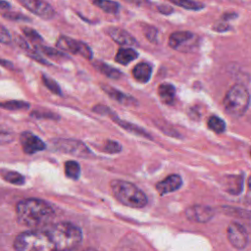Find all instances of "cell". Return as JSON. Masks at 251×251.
<instances>
[{
	"label": "cell",
	"instance_id": "cell-1",
	"mask_svg": "<svg viewBox=\"0 0 251 251\" xmlns=\"http://www.w3.org/2000/svg\"><path fill=\"white\" fill-rule=\"evenodd\" d=\"M17 220L29 227H39L48 224L54 218L53 208L45 201L28 198L20 201L16 207Z\"/></svg>",
	"mask_w": 251,
	"mask_h": 251
},
{
	"label": "cell",
	"instance_id": "cell-33",
	"mask_svg": "<svg viewBox=\"0 0 251 251\" xmlns=\"http://www.w3.org/2000/svg\"><path fill=\"white\" fill-rule=\"evenodd\" d=\"M115 121H116V123H118L121 126H123V127H125L126 129H127V130H130V131H132V132H135V133H138V134H143V135H146V133L142 130V129H140V128H138L137 126H133V125H131V124H128V123H126V122H124V121H120V120H118V119H115Z\"/></svg>",
	"mask_w": 251,
	"mask_h": 251
},
{
	"label": "cell",
	"instance_id": "cell-21",
	"mask_svg": "<svg viewBox=\"0 0 251 251\" xmlns=\"http://www.w3.org/2000/svg\"><path fill=\"white\" fill-rule=\"evenodd\" d=\"M41 53H43L44 55L50 57L53 60H57V61H61V60H67L69 57L62 51L53 48V47H48V46H38L37 48Z\"/></svg>",
	"mask_w": 251,
	"mask_h": 251
},
{
	"label": "cell",
	"instance_id": "cell-23",
	"mask_svg": "<svg viewBox=\"0 0 251 251\" xmlns=\"http://www.w3.org/2000/svg\"><path fill=\"white\" fill-rule=\"evenodd\" d=\"M65 174L69 178L76 179L80 175V167L75 161H68L65 163Z\"/></svg>",
	"mask_w": 251,
	"mask_h": 251
},
{
	"label": "cell",
	"instance_id": "cell-2",
	"mask_svg": "<svg viewBox=\"0 0 251 251\" xmlns=\"http://www.w3.org/2000/svg\"><path fill=\"white\" fill-rule=\"evenodd\" d=\"M16 251H59L49 229H33L20 233L14 242Z\"/></svg>",
	"mask_w": 251,
	"mask_h": 251
},
{
	"label": "cell",
	"instance_id": "cell-30",
	"mask_svg": "<svg viewBox=\"0 0 251 251\" xmlns=\"http://www.w3.org/2000/svg\"><path fill=\"white\" fill-rule=\"evenodd\" d=\"M24 34L30 40H33V41H41L42 40V37L41 35L33 28L31 27H28V26H24L22 28Z\"/></svg>",
	"mask_w": 251,
	"mask_h": 251
},
{
	"label": "cell",
	"instance_id": "cell-17",
	"mask_svg": "<svg viewBox=\"0 0 251 251\" xmlns=\"http://www.w3.org/2000/svg\"><path fill=\"white\" fill-rule=\"evenodd\" d=\"M137 57H138V53L133 48L122 47L118 50L115 56V61L121 65L126 66L130 62L134 61Z\"/></svg>",
	"mask_w": 251,
	"mask_h": 251
},
{
	"label": "cell",
	"instance_id": "cell-25",
	"mask_svg": "<svg viewBox=\"0 0 251 251\" xmlns=\"http://www.w3.org/2000/svg\"><path fill=\"white\" fill-rule=\"evenodd\" d=\"M29 107V104L25 101H19V100H11L6 102L0 103V108H4L7 110H22V109H27Z\"/></svg>",
	"mask_w": 251,
	"mask_h": 251
},
{
	"label": "cell",
	"instance_id": "cell-39",
	"mask_svg": "<svg viewBox=\"0 0 251 251\" xmlns=\"http://www.w3.org/2000/svg\"><path fill=\"white\" fill-rule=\"evenodd\" d=\"M11 8V4L6 0H0V9L8 10Z\"/></svg>",
	"mask_w": 251,
	"mask_h": 251
},
{
	"label": "cell",
	"instance_id": "cell-37",
	"mask_svg": "<svg viewBox=\"0 0 251 251\" xmlns=\"http://www.w3.org/2000/svg\"><path fill=\"white\" fill-rule=\"evenodd\" d=\"M0 66L6 68V69H12L14 66H13V63L9 60H5V59H1L0 58Z\"/></svg>",
	"mask_w": 251,
	"mask_h": 251
},
{
	"label": "cell",
	"instance_id": "cell-8",
	"mask_svg": "<svg viewBox=\"0 0 251 251\" xmlns=\"http://www.w3.org/2000/svg\"><path fill=\"white\" fill-rule=\"evenodd\" d=\"M30 13L43 20H51L56 12L54 8L44 0H18Z\"/></svg>",
	"mask_w": 251,
	"mask_h": 251
},
{
	"label": "cell",
	"instance_id": "cell-9",
	"mask_svg": "<svg viewBox=\"0 0 251 251\" xmlns=\"http://www.w3.org/2000/svg\"><path fill=\"white\" fill-rule=\"evenodd\" d=\"M227 238L236 249H244L248 243V234L245 227L239 223L232 222L227 226Z\"/></svg>",
	"mask_w": 251,
	"mask_h": 251
},
{
	"label": "cell",
	"instance_id": "cell-36",
	"mask_svg": "<svg viewBox=\"0 0 251 251\" xmlns=\"http://www.w3.org/2000/svg\"><path fill=\"white\" fill-rule=\"evenodd\" d=\"M125 1L135 6H145L149 4V0H125Z\"/></svg>",
	"mask_w": 251,
	"mask_h": 251
},
{
	"label": "cell",
	"instance_id": "cell-32",
	"mask_svg": "<svg viewBox=\"0 0 251 251\" xmlns=\"http://www.w3.org/2000/svg\"><path fill=\"white\" fill-rule=\"evenodd\" d=\"M2 17L5 18V19H8V20H12V21H30L29 18L25 17V15L23 14H20V13H16V12H7V13H3L2 14Z\"/></svg>",
	"mask_w": 251,
	"mask_h": 251
},
{
	"label": "cell",
	"instance_id": "cell-11",
	"mask_svg": "<svg viewBox=\"0 0 251 251\" xmlns=\"http://www.w3.org/2000/svg\"><path fill=\"white\" fill-rule=\"evenodd\" d=\"M185 216L188 220L196 223H206L214 216L212 208L203 205H194L186 209Z\"/></svg>",
	"mask_w": 251,
	"mask_h": 251
},
{
	"label": "cell",
	"instance_id": "cell-16",
	"mask_svg": "<svg viewBox=\"0 0 251 251\" xmlns=\"http://www.w3.org/2000/svg\"><path fill=\"white\" fill-rule=\"evenodd\" d=\"M102 89L113 99H115L116 101H118L119 103L121 104H124V105H132V104H136V100L131 97V96H128L126 95V93L124 92H121L119 91L118 89H115L113 87H111L110 85H105V84H102L101 85Z\"/></svg>",
	"mask_w": 251,
	"mask_h": 251
},
{
	"label": "cell",
	"instance_id": "cell-14",
	"mask_svg": "<svg viewBox=\"0 0 251 251\" xmlns=\"http://www.w3.org/2000/svg\"><path fill=\"white\" fill-rule=\"evenodd\" d=\"M181 183L182 180L178 175H171L165 179L159 181L156 184V189L161 195H164L177 190L181 186Z\"/></svg>",
	"mask_w": 251,
	"mask_h": 251
},
{
	"label": "cell",
	"instance_id": "cell-18",
	"mask_svg": "<svg viewBox=\"0 0 251 251\" xmlns=\"http://www.w3.org/2000/svg\"><path fill=\"white\" fill-rule=\"evenodd\" d=\"M93 67L100 72L101 74H103L104 75H106L109 78L112 79H119L121 76H123V74L116 68L102 62V61H96L93 63Z\"/></svg>",
	"mask_w": 251,
	"mask_h": 251
},
{
	"label": "cell",
	"instance_id": "cell-19",
	"mask_svg": "<svg viewBox=\"0 0 251 251\" xmlns=\"http://www.w3.org/2000/svg\"><path fill=\"white\" fill-rule=\"evenodd\" d=\"M158 93L161 100L166 104H172L176 96V88L171 83H162L159 85Z\"/></svg>",
	"mask_w": 251,
	"mask_h": 251
},
{
	"label": "cell",
	"instance_id": "cell-35",
	"mask_svg": "<svg viewBox=\"0 0 251 251\" xmlns=\"http://www.w3.org/2000/svg\"><path fill=\"white\" fill-rule=\"evenodd\" d=\"M105 150L109 153H119L121 150H122V146L116 142V141H112V140H109L106 142L105 144Z\"/></svg>",
	"mask_w": 251,
	"mask_h": 251
},
{
	"label": "cell",
	"instance_id": "cell-27",
	"mask_svg": "<svg viewBox=\"0 0 251 251\" xmlns=\"http://www.w3.org/2000/svg\"><path fill=\"white\" fill-rule=\"evenodd\" d=\"M176 6H180L188 10H201L204 6L201 3L192 1V0H170Z\"/></svg>",
	"mask_w": 251,
	"mask_h": 251
},
{
	"label": "cell",
	"instance_id": "cell-5",
	"mask_svg": "<svg viewBox=\"0 0 251 251\" xmlns=\"http://www.w3.org/2000/svg\"><path fill=\"white\" fill-rule=\"evenodd\" d=\"M250 95L247 88L241 84H235L226 92L223 105L225 111L233 118L241 117L248 109Z\"/></svg>",
	"mask_w": 251,
	"mask_h": 251
},
{
	"label": "cell",
	"instance_id": "cell-15",
	"mask_svg": "<svg viewBox=\"0 0 251 251\" xmlns=\"http://www.w3.org/2000/svg\"><path fill=\"white\" fill-rule=\"evenodd\" d=\"M152 75V67L146 62H141L132 69V75L135 80L141 83H146Z\"/></svg>",
	"mask_w": 251,
	"mask_h": 251
},
{
	"label": "cell",
	"instance_id": "cell-41",
	"mask_svg": "<svg viewBox=\"0 0 251 251\" xmlns=\"http://www.w3.org/2000/svg\"><path fill=\"white\" fill-rule=\"evenodd\" d=\"M84 251H97V250L92 249V248H88V249H86V250H84Z\"/></svg>",
	"mask_w": 251,
	"mask_h": 251
},
{
	"label": "cell",
	"instance_id": "cell-20",
	"mask_svg": "<svg viewBox=\"0 0 251 251\" xmlns=\"http://www.w3.org/2000/svg\"><path fill=\"white\" fill-rule=\"evenodd\" d=\"M92 3L107 14H118L120 12V4L113 0H93Z\"/></svg>",
	"mask_w": 251,
	"mask_h": 251
},
{
	"label": "cell",
	"instance_id": "cell-4",
	"mask_svg": "<svg viewBox=\"0 0 251 251\" xmlns=\"http://www.w3.org/2000/svg\"><path fill=\"white\" fill-rule=\"evenodd\" d=\"M111 189L115 198L126 206L142 208L147 204L146 195L131 182L116 179L111 181Z\"/></svg>",
	"mask_w": 251,
	"mask_h": 251
},
{
	"label": "cell",
	"instance_id": "cell-10",
	"mask_svg": "<svg viewBox=\"0 0 251 251\" xmlns=\"http://www.w3.org/2000/svg\"><path fill=\"white\" fill-rule=\"evenodd\" d=\"M56 145L59 149L78 157H89L91 153L83 143L76 140L60 139L57 141Z\"/></svg>",
	"mask_w": 251,
	"mask_h": 251
},
{
	"label": "cell",
	"instance_id": "cell-34",
	"mask_svg": "<svg viewBox=\"0 0 251 251\" xmlns=\"http://www.w3.org/2000/svg\"><path fill=\"white\" fill-rule=\"evenodd\" d=\"M0 42L3 44H10L12 42V36L9 30L0 25Z\"/></svg>",
	"mask_w": 251,
	"mask_h": 251
},
{
	"label": "cell",
	"instance_id": "cell-13",
	"mask_svg": "<svg viewBox=\"0 0 251 251\" xmlns=\"http://www.w3.org/2000/svg\"><path fill=\"white\" fill-rule=\"evenodd\" d=\"M20 139L23 146V150L26 154H34L45 149V143L39 137L32 134L31 132H23L21 134Z\"/></svg>",
	"mask_w": 251,
	"mask_h": 251
},
{
	"label": "cell",
	"instance_id": "cell-31",
	"mask_svg": "<svg viewBox=\"0 0 251 251\" xmlns=\"http://www.w3.org/2000/svg\"><path fill=\"white\" fill-rule=\"evenodd\" d=\"M26 55L28 56V57H30L32 60H34V61H36V62H38V63H40V64H42V65H45V66H51L52 64L49 62V61H47L45 58H43V56L42 55H40L37 51H35V50H29V51H27L26 52Z\"/></svg>",
	"mask_w": 251,
	"mask_h": 251
},
{
	"label": "cell",
	"instance_id": "cell-22",
	"mask_svg": "<svg viewBox=\"0 0 251 251\" xmlns=\"http://www.w3.org/2000/svg\"><path fill=\"white\" fill-rule=\"evenodd\" d=\"M1 176L2 177L13 184H17V185H21L25 182V177L17 173V172H13V171H7V170H1Z\"/></svg>",
	"mask_w": 251,
	"mask_h": 251
},
{
	"label": "cell",
	"instance_id": "cell-26",
	"mask_svg": "<svg viewBox=\"0 0 251 251\" xmlns=\"http://www.w3.org/2000/svg\"><path fill=\"white\" fill-rule=\"evenodd\" d=\"M41 78H42V82L44 83V85H45L51 92H53V93H55V94H57V95H62L61 88H60L59 84L57 83V81H56L54 78L48 76V75H45V74H43V75H41Z\"/></svg>",
	"mask_w": 251,
	"mask_h": 251
},
{
	"label": "cell",
	"instance_id": "cell-29",
	"mask_svg": "<svg viewBox=\"0 0 251 251\" xmlns=\"http://www.w3.org/2000/svg\"><path fill=\"white\" fill-rule=\"evenodd\" d=\"M14 139V133L8 128L0 126V144H6Z\"/></svg>",
	"mask_w": 251,
	"mask_h": 251
},
{
	"label": "cell",
	"instance_id": "cell-12",
	"mask_svg": "<svg viewBox=\"0 0 251 251\" xmlns=\"http://www.w3.org/2000/svg\"><path fill=\"white\" fill-rule=\"evenodd\" d=\"M107 34L118 44L123 46H136L138 42L136 39L126 29L118 26H109L106 29Z\"/></svg>",
	"mask_w": 251,
	"mask_h": 251
},
{
	"label": "cell",
	"instance_id": "cell-42",
	"mask_svg": "<svg viewBox=\"0 0 251 251\" xmlns=\"http://www.w3.org/2000/svg\"><path fill=\"white\" fill-rule=\"evenodd\" d=\"M250 156H251V150H250Z\"/></svg>",
	"mask_w": 251,
	"mask_h": 251
},
{
	"label": "cell",
	"instance_id": "cell-6",
	"mask_svg": "<svg viewBox=\"0 0 251 251\" xmlns=\"http://www.w3.org/2000/svg\"><path fill=\"white\" fill-rule=\"evenodd\" d=\"M56 47L68 53L79 54L87 60H91L93 57L92 50L87 44L66 35L59 36V38L56 41Z\"/></svg>",
	"mask_w": 251,
	"mask_h": 251
},
{
	"label": "cell",
	"instance_id": "cell-40",
	"mask_svg": "<svg viewBox=\"0 0 251 251\" xmlns=\"http://www.w3.org/2000/svg\"><path fill=\"white\" fill-rule=\"evenodd\" d=\"M248 186H249V188L251 189V176H250L249 179H248Z\"/></svg>",
	"mask_w": 251,
	"mask_h": 251
},
{
	"label": "cell",
	"instance_id": "cell-38",
	"mask_svg": "<svg viewBox=\"0 0 251 251\" xmlns=\"http://www.w3.org/2000/svg\"><path fill=\"white\" fill-rule=\"evenodd\" d=\"M158 10H159L161 13H163V14H166V15L170 14V13L173 11L171 7H169V6H164V5H162V6H159V7H158Z\"/></svg>",
	"mask_w": 251,
	"mask_h": 251
},
{
	"label": "cell",
	"instance_id": "cell-24",
	"mask_svg": "<svg viewBox=\"0 0 251 251\" xmlns=\"http://www.w3.org/2000/svg\"><path fill=\"white\" fill-rule=\"evenodd\" d=\"M208 126H209L210 129H212L213 131H215L217 133L224 132L225 129H226L225 122L217 116H212V117L209 118Z\"/></svg>",
	"mask_w": 251,
	"mask_h": 251
},
{
	"label": "cell",
	"instance_id": "cell-7",
	"mask_svg": "<svg viewBox=\"0 0 251 251\" xmlns=\"http://www.w3.org/2000/svg\"><path fill=\"white\" fill-rule=\"evenodd\" d=\"M197 41V35L190 31H176L169 37L170 47L181 52H188L196 47Z\"/></svg>",
	"mask_w": 251,
	"mask_h": 251
},
{
	"label": "cell",
	"instance_id": "cell-3",
	"mask_svg": "<svg viewBox=\"0 0 251 251\" xmlns=\"http://www.w3.org/2000/svg\"><path fill=\"white\" fill-rule=\"evenodd\" d=\"M59 251H75L82 240V232L72 223H60L48 228Z\"/></svg>",
	"mask_w": 251,
	"mask_h": 251
},
{
	"label": "cell",
	"instance_id": "cell-28",
	"mask_svg": "<svg viewBox=\"0 0 251 251\" xmlns=\"http://www.w3.org/2000/svg\"><path fill=\"white\" fill-rule=\"evenodd\" d=\"M144 34L147 37V39L152 42V43H157V34H158V30L152 26V25H144Z\"/></svg>",
	"mask_w": 251,
	"mask_h": 251
}]
</instances>
